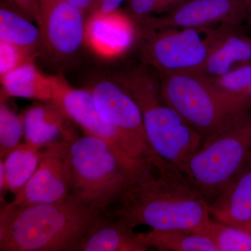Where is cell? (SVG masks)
I'll use <instances>...</instances> for the list:
<instances>
[{
  "mask_svg": "<svg viewBox=\"0 0 251 251\" xmlns=\"http://www.w3.org/2000/svg\"><path fill=\"white\" fill-rule=\"evenodd\" d=\"M149 248L161 251H218L206 234L186 229H151L147 233H139Z\"/></svg>",
  "mask_w": 251,
  "mask_h": 251,
  "instance_id": "obj_20",
  "label": "cell"
},
{
  "mask_svg": "<svg viewBox=\"0 0 251 251\" xmlns=\"http://www.w3.org/2000/svg\"><path fill=\"white\" fill-rule=\"evenodd\" d=\"M210 79L216 91L234 111L251 112V63Z\"/></svg>",
  "mask_w": 251,
  "mask_h": 251,
  "instance_id": "obj_22",
  "label": "cell"
},
{
  "mask_svg": "<svg viewBox=\"0 0 251 251\" xmlns=\"http://www.w3.org/2000/svg\"><path fill=\"white\" fill-rule=\"evenodd\" d=\"M23 11L27 15L33 22H39V8L38 0H5Z\"/></svg>",
  "mask_w": 251,
  "mask_h": 251,
  "instance_id": "obj_26",
  "label": "cell"
},
{
  "mask_svg": "<svg viewBox=\"0 0 251 251\" xmlns=\"http://www.w3.org/2000/svg\"><path fill=\"white\" fill-rule=\"evenodd\" d=\"M163 100L203 140L224 127L234 111L216 91L209 77L200 72L158 74Z\"/></svg>",
  "mask_w": 251,
  "mask_h": 251,
  "instance_id": "obj_7",
  "label": "cell"
},
{
  "mask_svg": "<svg viewBox=\"0 0 251 251\" xmlns=\"http://www.w3.org/2000/svg\"><path fill=\"white\" fill-rule=\"evenodd\" d=\"M41 152L27 143L20 144L0 161L5 176V190L16 193L30 179L37 169Z\"/></svg>",
  "mask_w": 251,
  "mask_h": 251,
  "instance_id": "obj_21",
  "label": "cell"
},
{
  "mask_svg": "<svg viewBox=\"0 0 251 251\" xmlns=\"http://www.w3.org/2000/svg\"><path fill=\"white\" fill-rule=\"evenodd\" d=\"M70 195L67 161L46 149L37 169L16 195L11 206H27L64 202Z\"/></svg>",
  "mask_w": 251,
  "mask_h": 251,
  "instance_id": "obj_13",
  "label": "cell"
},
{
  "mask_svg": "<svg viewBox=\"0 0 251 251\" xmlns=\"http://www.w3.org/2000/svg\"><path fill=\"white\" fill-rule=\"evenodd\" d=\"M148 67L129 69L116 81L139 106L153 156L184 173L190 157L202 145V136L165 102L159 75L155 76Z\"/></svg>",
  "mask_w": 251,
  "mask_h": 251,
  "instance_id": "obj_3",
  "label": "cell"
},
{
  "mask_svg": "<svg viewBox=\"0 0 251 251\" xmlns=\"http://www.w3.org/2000/svg\"><path fill=\"white\" fill-rule=\"evenodd\" d=\"M43 47L61 59L75 54L84 44L87 16L67 0H38Z\"/></svg>",
  "mask_w": 251,
  "mask_h": 251,
  "instance_id": "obj_10",
  "label": "cell"
},
{
  "mask_svg": "<svg viewBox=\"0 0 251 251\" xmlns=\"http://www.w3.org/2000/svg\"><path fill=\"white\" fill-rule=\"evenodd\" d=\"M46 148L67 161L71 196L100 213L119 201L131 176L110 145L94 135L85 133Z\"/></svg>",
  "mask_w": 251,
  "mask_h": 251,
  "instance_id": "obj_4",
  "label": "cell"
},
{
  "mask_svg": "<svg viewBox=\"0 0 251 251\" xmlns=\"http://www.w3.org/2000/svg\"><path fill=\"white\" fill-rule=\"evenodd\" d=\"M100 214L71 195L53 204H6L0 211V251H77Z\"/></svg>",
  "mask_w": 251,
  "mask_h": 251,
  "instance_id": "obj_2",
  "label": "cell"
},
{
  "mask_svg": "<svg viewBox=\"0 0 251 251\" xmlns=\"http://www.w3.org/2000/svg\"><path fill=\"white\" fill-rule=\"evenodd\" d=\"M211 218L237 227L251 223V155L237 176L209 204Z\"/></svg>",
  "mask_w": 251,
  "mask_h": 251,
  "instance_id": "obj_15",
  "label": "cell"
},
{
  "mask_svg": "<svg viewBox=\"0 0 251 251\" xmlns=\"http://www.w3.org/2000/svg\"><path fill=\"white\" fill-rule=\"evenodd\" d=\"M118 202L117 220L133 229L144 225L206 234L212 219L209 203L188 176L155 156L148 168L130 176Z\"/></svg>",
  "mask_w": 251,
  "mask_h": 251,
  "instance_id": "obj_1",
  "label": "cell"
},
{
  "mask_svg": "<svg viewBox=\"0 0 251 251\" xmlns=\"http://www.w3.org/2000/svg\"><path fill=\"white\" fill-rule=\"evenodd\" d=\"M247 17L245 0H186L171 12L145 18L148 29L241 25Z\"/></svg>",
  "mask_w": 251,
  "mask_h": 251,
  "instance_id": "obj_11",
  "label": "cell"
},
{
  "mask_svg": "<svg viewBox=\"0 0 251 251\" xmlns=\"http://www.w3.org/2000/svg\"><path fill=\"white\" fill-rule=\"evenodd\" d=\"M236 26L151 29L141 49L143 64L158 74L201 73L213 50Z\"/></svg>",
  "mask_w": 251,
  "mask_h": 251,
  "instance_id": "obj_6",
  "label": "cell"
},
{
  "mask_svg": "<svg viewBox=\"0 0 251 251\" xmlns=\"http://www.w3.org/2000/svg\"><path fill=\"white\" fill-rule=\"evenodd\" d=\"M99 116L125 138L138 161L147 166L153 155L138 104L118 82L97 81L90 89Z\"/></svg>",
  "mask_w": 251,
  "mask_h": 251,
  "instance_id": "obj_9",
  "label": "cell"
},
{
  "mask_svg": "<svg viewBox=\"0 0 251 251\" xmlns=\"http://www.w3.org/2000/svg\"><path fill=\"white\" fill-rule=\"evenodd\" d=\"M24 135V123L22 113L17 115L1 101L0 105V158L20 145Z\"/></svg>",
  "mask_w": 251,
  "mask_h": 251,
  "instance_id": "obj_24",
  "label": "cell"
},
{
  "mask_svg": "<svg viewBox=\"0 0 251 251\" xmlns=\"http://www.w3.org/2000/svg\"><path fill=\"white\" fill-rule=\"evenodd\" d=\"M14 5L2 1L0 5V41L9 43L36 54L43 46L40 29Z\"/></svg>",
  "mask_w": 251,
  "mask_h": 251,
  "instance_id": "obj_19",
  "label": "cell"
},
{
  "mask_svg": "<svg viewBox=\"0 0 251 251\" xmlns=\"http://www.w3.org/2000/svg\"><path fill=\"white\" fill-rule=\"evenodd\" d=\"M240 27L232 28L220 41L201 73L209 78H216L251 64V36Z\"/></svg>",
  "mask_w": 251,
  "mask_h": 251,
  "instance_id": "obj_17",
  "label": "cell"
},
{
  "mask_svg": "<svg viewBox=\"0 0 251 251\" xmlns=\"http://www.w3.org/2000/svg\"><path fill=\"white\" fill-rule=\"evenodd\" d=\"M22 115L25 143L37 150L59 141V138L70 140L76 137L72 120L52 100L33 104Z\"/></svg>",
  "mask_w": 251,
  "mask_h": 251,
  "instance_id": "obj_14",
  "label": "cell"
},
{
  "mask_svg": "<svg viewBox=\"0 0 251 251\" xmlns=\"http://www.w3.org/2000/svg\"><path fill=\"white\" fill-rule=\"evenodd\" d=\"M243 229H246V230L248 231V232H249L250 233H251V223L250 224H249L248 226H246V227H243Z\"/></svg>",
  "mask_w": 251,
  "mask_h": 251,
  "instance_id": "obj_30",
  "label": "cell"
},
{
  "mask_svg": "<svg viewBox=\"0 0 251 251\" xmlns=\"http://www.w3.org/2000/svg\"><path fill=\"white\" fill-rule=\"evenodd\" d=\"M75 9L83 13L86 16H89L93 13L95 2L94 0H67Z\"/></svg>",
  "mask_w": 251,
  "mask_h": 251,
  "instance_id": "obj_28",
  "label": "cell"
},
{
  "mask_svg": "<svg viewBox=\"0 0 251 251\" xmlns=\"http://www.w3.org/2000/svg\"><path fill=\"white\" fill-rule=\"evenodd\" d=\"M36 54L27 50L0 41V77L23 64L32 62Z\"/></svg>",
  "mask_w": 251,
  "mask_h": 251,
  "instance_id": "obj_25",
  "label": "cell"
},
{
  "mask_svg": "<svg viewBox=\"0 0 251 251\" xmlns=\"http://www.w3.org/2000/svg\"><path fill=\"white\" fill-rule=\"evenodd\" d=\"M206 234L218 251H251V233L237 226L212 219Z\"/></svg>",
  "mask_w": 251,
  "mask_h": 251,
  "instance_id": "obj_23",
  "label": "cell"
},
{
  "mask_svg": "<svg viewBox=\"0 0 251 251\" xmlns=\"http://www.w3.org/2000/svg\"><path fill=\"white\" fill-rule=\"evenodd\" d=\"M134 19L121 10L110 13L94 12L87 16L84 43L103 59L120 57L136 39Z\"/></svg>",
  "mask_w": 251,
  "mask_h": 251,
  "instance_id": "obj_12",
  "label": "cell"
},
{
  "mask_svg": "<svg viewBox=\"0 0 251 251\" xmlns=\"http://www.w3.org/2000/svg\"><path fill=\"white\" fill-rule=\"evenodd\" d=\"M251 155V112L236 114L203 140L184 174L210 204L247 164Z\"/></svg>",
  "mask_w": 251,
  "mask_h": 251,
  "instance_id": "obj_5",
  "label": "cell"
},
{
  "mask_svg": "<svg viewBox=\"0 0 251 251\" xmlns=\"http://www.w3.org/2000/svg\"><path fill=\"white\" fill-rule=\"evenodd\" d=\"M246 5V14H247V22L249 23V25L251 28V0H245Z\"/></svg>",
  "mask_w": 251,
  "mask_h": 251,
  "instance_id": "obj_29",
  "label": "cell"
},
{
  "mask_svg": "<svg viewBox=\"0 0 251 251\" xmlns=\"http://www.w3.org/2000/svg\"><path fill=\"white\" fill-rule=\"evenodd\" d=\"M127 0H94V12L110 13L120 9V6Z\"/></svg>",
  "mask_w": 251,
  "mask_h": 251,
  "instance_id": "obj_27",
  "label": "cell"
},
{
  "mask_svg": "<svg viewBox=\"0 0 251 251\" xmlns=\"http://www.w3.org/2000/svg\"><path fill=\"white\" fill-rule=\"evenodd\" d=\"M139 233L126 225L99 215L81 241L77 251H146Z\"/></svg>",
  "mask_w": 251,
  "mask_h": 251,
  "instance_id": "obj_16",
  "label": "cell"
},
{
  "mask_svg": "<svg viewBox=\"0 0 251 251\" xmlns=\"http://www.w3.org/2000/svg\"><path fill=\"white\" fill-rule=\"evenodd\" d=\"M0 79L1 101L9 97L38 101L52 100V77L41 73L34 61L20 66Z\"/></svg>",
  "mask_w": 251,
  "mask_h": 251,
  "instance_id": "obj_18",
  "label": "cell"
},
{
  "mask_svg": "<svg viewBox=\"0 0 251 251\" xmlns=\"http://www.w3.org/2000/svg\"><path fill=\"white\" fill-rule=\"evenodd\" d=\"M52 100L85 133L99 137L110 145L130 176L145 168L128 144L116 130L99 116L90 90L72 87L62 74L51 75Z\"/></svg>",
  "mask_w": 251,
  "mask_h": 251,
  "instance_id": "obj_8",
  "label": "cell"
}]
</instances>
